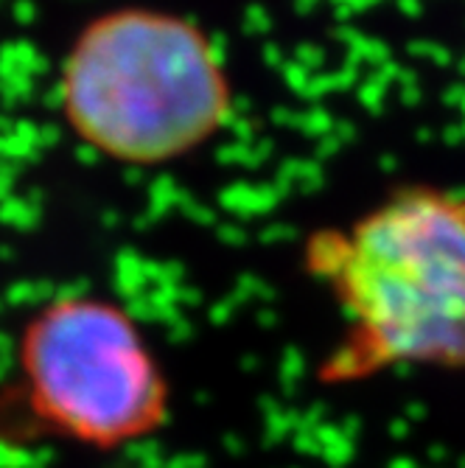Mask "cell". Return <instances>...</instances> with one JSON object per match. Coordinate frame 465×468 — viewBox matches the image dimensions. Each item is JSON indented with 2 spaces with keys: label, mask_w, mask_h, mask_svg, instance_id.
Listing matches in <instances>:
<instances>
[{
  "label": "cell",
  "mask_w": 465,
  "mask_h": 468,
  "mask_svg": "<svg viewBox=\"0 0 465 468\" xmlns=\"http://www.w3.org/2000/svg\"><path fill=\"white\" fill-rule=\"evenodd\" d=\"M303 264L340 309L333 385L393 367H465V188L415 183L306 241Z\"/></svg>",
  "instance_id": "6da1fadb"
},
{
  "label": "cell",
  "mask_w": 465,
  "mask_h": 468,
  "mask_svg": "<svg viewBox=\"0 0 465 468\" xmlns=\"http://www.w3.org/2000/svg\"><path fill=\"white\" fill-rule=\"evenodd\" d=\"M20 365L34 410L73 441L118 446L165 418L168 388L141 328L99 297L42 309L23 334Z\"/></svg>",
  "instance_id": "3957f363"
},
{
  "label": "cell",
  "mask_w": 465,
  "mask_h": 468,
  "mask_svg": "<svg viewBox=\"0 0 465 468\" xmlns=\"http://www.w3.org/2000/svg\"><path fill=\"white\" fill-rule=\"evenodd\" d=\"M59 99L73 135L99 154L163 165L225 130L233 81L199 23L135 6L84 26L62 65Z\"/></svg>",
  "instance_id": "7a4b0ae2"
}]
</instances>
